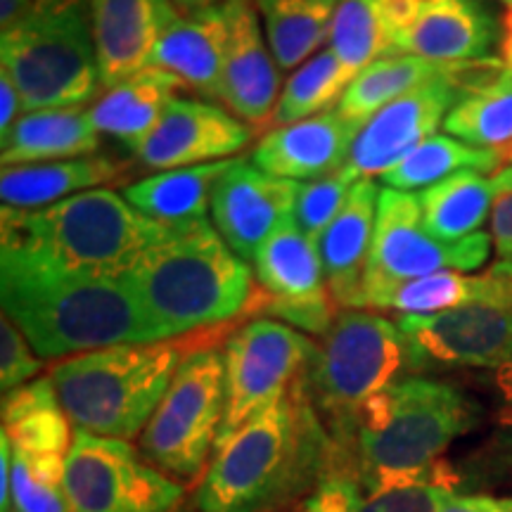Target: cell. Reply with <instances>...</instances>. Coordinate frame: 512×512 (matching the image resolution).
Listing matches in <instances>:
<instances>
[{"label":"cell","instance_id":"obj_3","mask_svg":"<svg viewBox=\"0 0 512 512\" xmlns=\"http://www.w3.org/2000/svg\"><path fill=\"white\" fill-rule=\"evenodd\" d=\"M121 280L159 339L233 320L249 313L256 297L247 261L207 219L169 226Z\"/></svg>","mask_w":512,"mask_h":512},{"label":"cell","instance_id":"obj_4","mask_svg":"<svg viewBox=\"0 0 512 512\" xmlns=\"http://www.w3.org/2000/svg\"><path fill=\"white\" fill-rule=\"evenodd\" d=\"M479 411L453 384L406 377L361 408L354 422L361 475L370 491L448 482L439 456L477 425Z\"/></svg>","mask_w":512,"mask_h":512},{"label":"cell","instance_id":"obj_25","mask_svg":"<svg viewBox=\"0 0 512 512\" xmlns=\"http://www.w3.org/2000/svg\"><path fill=\"white\" fill-rule=\"evenodd\" d=\"M512 192V164L501 166L496 174L460 171L432 188L418 192L422 219L444 242H460L479 233L486 219H491L496 202Z\"/></svg>","mask_w":512,"mask_h":512},{"label":"cell","instance_id":"obj_34","mask_svg":"<svg viewBox=\"0 0 512 512\" xmlns=\"http://www.w3.org/2000/svg\"><path fill=\"white\" fill-rule=\"evenodd\" d=\"M394 0H342L332 24L330 48L354 76L380 57L392 55Z\"/></svg>","mask_w":512,"mask_h":512},{"label":"cell","instance_id":"obj_2","mask_svg":"<svg viewBox=\"0 0 512 512\" xmlns=\"http://www.w3.org/2000/svg\"><path fill=\"white\" fill-rule=\"evenodd\" d=\"M332 437L302 380L214 448L195 494L197 512H273L328 475Z\"/></svg>","mask_w":512,"mask_h":512},{"label":"cell","instance_id":"obj_42","mask_svg":"<svg viewBox=\"0 0 512 512\" xmlns=\"http://www.w3.org/2000/svg\"><path fill=\"white\" fill-rule=\"evenodd\" d=\"M491 240L498 259L512 261V192L503 195L491 211Z\"/></svg>","mask_w":512,"mask_h":512},{"label":"cell","instance_id":"obj_9","mask_svg":"<svg viewBox=\"0 0 512 512\" xmlns=\"http://www.w3.org/2000/svg\"><path fill=\"white\" fill-rule=\"evenodd\" d=\"M226 413V361L219 349H192L178 366L140 437L143 458L192 482L207 467Z\"/></svg>","mask_w":512,"mask_h":512},{"label":"cell","instance_id":"obj_32","mask_svg":"<svg viewBox=\"0 0 512 512\" xmlns=\"http://www.w3.org/2000/svg\"><path fill=\"white\" fill-rule=\"evenodd\" d=\"M453 67L456 64H439L415 55L380 57L351 81L337 110L354 124L366 126L370 117L387 107L389 102L439 79Z\"/></svg>","mask_w":512,"mask_h":512},{"label":"cell","instance_id":"obj_37","mask_svg":"<svg viewBox=\"0 0 512 512\" xmlns=\"http://www.w3.org/2000/svg\"><path fill=\"white\" fill-rule=\"evenodd\" d=\"M479 287H482V275L439 271L394 287L377 306V311H396L401 316H432V313L467 304L472 297H477Z\"/></svg>","mask_w":512,"mask_h":512},{"label":"cell","instance_id":"obj_30","mask_svg":"<svg viewBox=\"0 0 512 512\" xmlns=\"http://www.w3.org/2000/svg\"><path fill=\"white\" fill-rule=\"evenodd\" d=\"M342 0H254L280 69H299L332 36Z\"/></svg>","mask_w":512,"mask_h":512},{"label":"cell","instance_id":"obj_31","mask_svg":"<svg viewBox=\"0 0 512 512\" xmlns=\"http://www.w3.org/2000/svg\"><path fill=\"white\" fill-rule=\"evenodd\" d=\"M448 136L484 150L512 145V72L501 67L467 86L444 121Z\"/></svg>","mask_w":512,"mask_h":512},{"label":"cell","instance_id":"obj_46","mask_svg":"<svg viewBox=\"0 0 512 512\" xmlns=\"http://www.w3.org/2000/svg\"><path fill=\"white\" fill-rule=\"evenodd\" d=\"M178 15L188 17V15H197V12L219 8L223 0H171Z\"/></svg>","mask_w":512,"mask_h":512},{"label":"cell","instance_id":"obj_21","mask_svg":"<svg viewBox=\"0 0 512 512\" xmlns=\"http://www.w3.org/2000/svg\"><path fill=\"white\" fill-rule=\"evenodd\" d=\"M88 8L105 88L150 67L157 41L178 17L171 0H88Z\"/></svg>","mask_w":512,"mask_h":512},{"label":"cell","instance_id":"obj_35","mask_svg":"<svg viewBox=\"0 0 512 512\" xmlns=\"http://www.w3.org/2000/svg\"><path fill=\"white\" fill-rule=\"evenodd\" d=\"M351 81L354 76L342 67L335 50L323 48L287 79L275 105L271 126L297 124V121L330 112L332 107L337 110Z\"/></svg>","mask_w":512,"mask_h":512},{"label":"cell","instance_id":"obj_10","mask_svg":"<svg viewBox=\"0 0 512 512\" xmlns=\"http://www.w3.org/2000/svg\"><path fill=\"white\" fill-rule=\"evenodd\" d=\"M418 370L512 366V261L482 273L477 297L432 316H399Z\"/></svg>","mask_w":512,"mask_h":512},{"label":"cell","instance_id":"obj_24","mask_svg":"<svg viewBox=\"0 0 512 512\" xmlns=\"http://www.w3.org/2000/svg\"><path fill=\"white\" fill-rule=\"evenodd\" d=\"M181 86V79H176L174 74L147 67L117 86L105 88L88 114L100 133L119 140L136 155L147 138L155 133L166 107L176 98Z\"/></svg>","mask_w":512,"mask_h":512},{"label":"cell","instance_id":"obj_26","mask_svg":"<svg viewBox=\"0 0 512 512\" xmlns=\"http://www.w3.org/2000/svg\"><path fill=\"white\" fill-rule=\"evenodd\" d=\"M100 131L81 107L24 112L0 143V164L8 166L62 162L98 155Z\"/></svg>","mask_w":512,"mask_h":512},{"label":"cell","instance_id":"obj_51","mask_svg":"<svg viewBox=\"0 0 512 512\" xmlns=\"http://www.w3.org/2000/svg\"><path fill=\"white\" fill-rule=\"evenodd\" d=\"M192 512H197V510H192Z\"/></svg>","mask_w":512,"mask_h":512},{"label":"cell","instance_id":"obj_16","mask_svg":"<svg viewBox=\"0 0 512 512\" xmlns=\"http://www.w3.org/2000/svg\"><path fill=\"white\" fill-rule=\"evenodd\" d=\"M498 22L486 0H394L392 55L439 64L489 60Z\"/></svg>","mask_w":512,"mask_h":512},{"label":"cell","instance_id":"obj_17","mask_svg":"<svg viewBox=\"0 0 512 512\" xmlns=\"http://www.w3.org/2000/svg\"><path fill=\"white\" fill-rule=\"evenodd\" d=\"M299 185L266 174L247 157L235 159L211 192V223L242 261H254L261 245L294 216Z\"/></svg>","mask_w":512,"mask_h":512},{"label":"cell","instance_id":"obj_40","mask_svg":"<svg viewBox=\"0 0 512 512\" xmlns=\"http://www.w3.org/2000/svg\"><path fill=\"white\" fill-rule=\"evenodd\" d=\"M43 363L24 332L12 320L0 318V389L3 394L22 387L41 373Z\"/></svg>","mask_w":512,"mask_h":512},{"label":"cell","instance_id":"obj_41","mask_svg":"<svg viewBox=\"0 0 512 512\" xmlns=\"http://www.w3.org/2000/svg\"><path fill=\"white\" fill-rule=\"evenodd\" d=\"M363 498L358 484L347 475H325L316 491L306 498L302 512H361Z\"/></svg>","mask_w":512,"mask_h":512},{"label":"cell","instance_id":"obj_43","mask_svg":"<svg viewBox=\"0 0 512 512\" xmlns=\"http://www.w3.org/2000/svg\"><path fill=\"white\" fill-rule=\"evenodd\" d=\"M24 105L22 95L17 91V83L12 81V76L0 67V143L10 136L12 126L17 124V119L22 117Z\"/></svg>","mask_w":512,"mask_h":512},{"label":"cell","instance_id":"obj_29","mask_svg":"<svg viewBox=\"0 0 512 512\" xmlns=\"http://www.w3.org/2000/svg\"><path fill=\"white\" fill-rule=\"evenodd\" d=\"M69 420L50 377H36L3 394V432L27 456H67Z\"/></svg>","mask_w":512,"mask_h":512},{"label":"cell","instance_id":"obj_27","mask_svg":"<svg viewBox=\"0 0 512 512\" xmlns=\"http://www.w3.org/2000/svg\"><path fill=\"white\" fill-rule=\"evenodd\" d=\"M121 174V164L105 155L8 166L0 174V200L10 209H43L119 181Z\"/></svg>","mask_w":512,"mask_h":512},{"label":"cell","instance_id":"obj_45","mask_svg":"<svg viewBox=\"0 0 512 512\" xmlns=\"http://www.w3.org/2000/svg\"><path fill=\"white\" fill-rule=\"evenodd\" d=\"M501 64L512 72V8L505 10L501 22Z\"/></svg>","mask_w":512,"mask_h":512},{"label":"cell","instance_id":"obj_15","mask_svg":"<svg viewBox=\"0 0 512 512\" xmlns=\"http://www.w3.org/2000/svg\"><path fill=\"white\" fill-rule=\"evenodd\" d=\"M491 64H494L491 57L477 62H460L448 74L382 107L361 128L344 169L351 171V176L358 181L387 174L420 143L437 136V128L444 126L460 93L479 76L489 72Z\"/></svg>","mask_w":512,"mask_h":512},{"label":"cell","instance_id":"obj_47","mask_svg":"<svg viewBox=\"0 0 512 512\" xmlns=\"http://www.w3.org/2000/svg\"><path fill=\"white\" fill-rule=\"evenodd\" d=\"M31 0H0V27H8L12 19L22 15Z\"/></svg>","mask_w":512,"mask_h":512},{"label":"cell","instance_id":"obj_39","mask_svg":"<svg viewBox=\"0 0 512 512\" xmlns=\"http://www.w3.org/2000/svg\"><path fill=\"white\" fill-rule=\"evenodd\" d=\"M456 496L451 482H411L370 491L361 512H441Z\"/></svg>","mask_w":512,"mask_h":512},{"label":"cell","instance_id":"obj_6","mask_svg":"<svg viewBox=\"0 0 512 512\" xmlns=\"http://www.w3.org/2000/svg\"><path fill=\"white\" fill-rule=\"evenodd\" d=\"M185 356L174 339L117 344L64 358L50 380L76 430L131 441L155 415Z\"/></svg>","mask_w":512,"mask_h":512},{"label":"cell","instance_id":"obj_28","mask_svg":"<svg viewBox=\"0 0 512 512\" xmlns=\"http://www.w3.org/2000/svg\"><path fill=\"white\" fill-rule=\"evenodd\" d=\"M233 162L235 159H223V162L188 166V169L157 171L155 176L126 185L124 197L147 219L166 226L207 219L214 185Z\"/></svg>","mask_w":512,"mask_h":512},{"label":"cell","instance_id":"obj_7","mask_svg":"<svg viewBox=\"0 0 512 512\" xmlns=\"http://www.w3.org/2000/svg\"><path fill=\"white\" fill-rule=\"evenodd\" d=\"M0 67L17 83L24 112L95 100L105 86L88 0H31L3 27Z\"/></svg>","mask_w":512,"mask_h":512},{"label":"cell","instance_id":"obj_48","mask_svg":"<svg viewBox=\"0 0 512 512\" xmlns=\"http://www.w3.org/2000/svg\"><path fill=\"white\" fill-rule=\"evenodd\" d=\"M503 159H505V162H508V164H512V145L508 147V150H503Z\"/></svg>","mask_w":512,"mask_h":512},{"label":"cell","instance_id":"obj_19","mask_svg":"<svg viewBox=\"0 0 512 512\" xmlns=\"http://www.w3.org/2000/svg\"><path fill=\"white\" fill-rule=\"evenodd\" d=\"M228 53L221 107L252 128L273 124L280 93V67L268 48L254 0H226Z\"/></svg>","mask_w":512,"mask_h":512},{"label":"cell","instance_id":"obj_13","mask_svg":"<svg viewBox=\"0 0 512 512\" xmlns=\"http://www.w3.org/2000/svg\"><path fill=\"white\" fill-rule=\"evenodd\" d=\"M72 512H174L183 486L140 460L128 441L76 430L64 472Z\"/></svg>","mask_w":512,"mask_h":512},{"label":"cell","instance_id":"obj_49","mask_svg":"<svg viewBox=\"0 0 512 512\" xmlns=\"http://www.w3.org/2000/svg\"><path fill=\"white\" fill-rule=\"evenodd\" d=\"M501 3L508 5V8H512V0H501Z\"/></svg>","mask_w":512,"mask_h":512},{"label":"cell","instance_id":"obj_36","mask_svg":"<svg viewBox=\"0 0 512 512\" xmlns=\"http://www.w3.org/2000/svg\"><path fill=\"white\" fill-rule=\"evenodd\" d=\"M64 472L67 456H27L12 448L10 512H72Z\"/></svg>","mask_w":512,"mask_h":512},{"label":"cell","instance_id":"obj_22","mask_svg":"<svg viewBox=\"0 0 512 512\" xmlns=\"http://www.w3.org/2000/svg\"><path fill=\"white\" fill-rule=\"evenodd\" d=\"M377 197L380 188L373 178L356 181L347 204L318 240L328 290L339 309L363 306V280L373 252Z\"/></svg>","mask_w":512,"mask_h":512},{"label":"cell","instance_id":"obj_8","mask_svg":"<svg viewBox=\"0 0 512 512\" xmlns=\"http://www.w3.org/2000/svg\"><path fill=\"white\" fill-rule=\"evenodd\" d=\"M418 370L399 323L368 309H342L316 344L302 387L344 437L370 399Z\"/></svg>","mask_w":512,"mask_h":512},{"label":"cell","instance_id":"obj_33","mask_svg":"<svg viewBox=\"0 0 512 512\" xmlns=\"http://www.w3.org/2000/svg\"><path fill=\"white\" fill-rule=\"evenodd\" d=\"M505 162L501 150H484L472 147L453 136H432L420 143L411 155L401 159L394 169L382 174L384 188L413 192L432 188L460 171H479V174H496Z\"/></svg>","mask_w":512,"mask_h":512},{"label":"cell","instance_id":"obj_23","mask_svg":"<svg viewBox=\"0 0 512 512\" xmlns=\"http://www.w3.org/2000/svg\"><path fill=\"white\" fill-rule=\"evenodd\" d=\"M223 3L197 15H178L159 38L150 57V67L174 74L183 86L192 88L209 102H221L228 53L230 29Z\"/></svg>","mask_w":512,"mask_h":512},{"label":"cell","instance_id":"obj_14","mask_svg":"<svg viewBox=\"0 0 512 512\" xmlns=\"http://www.w3.org/2000/svg\"><path fill=\"white\" fill-rule=\"evenodd\" d=\"M256 297L249 313L273 316L306 335L325 337L337 318L318 245L287 219L254 256Z\"/></svg>","mask_w":512,"mask_h":512},{"label":"cell","instance_id":"obj_5","mask_svg":"<svg viewBox=\"0 0 512 512\" xmlns=\"http://www.w3.org/2000/svg\"><path fill=\"white\" fill-rule=\"evenodd\" d=\"M0 249H15L72 273L124 278L138 256L169 230L110 188L43 209L0 211Z\"/></svg>","mask_w":512,"mask_h":512},{"label":"cell","instance_id":"obj_20","mask_svg":"<svg viewBox=\"0 0 512 512\" xmlns=\"http://www.w3.org/2000/svg\"><path fill=\"white\" fill-rule=\"evenodd\" d=\"M361 128L339 110L275 126L256 143L252 162L285 181H318L347 166Z\"/></svg>","mask_w":512,"mask_h":512},{"label":"cell","instance_id":"obj_50","mask_svg":"<svg viewBox=\"0 0 512 512\" xmlns=\"http://www.w3.org/2000/svg\"><path fill=\"white\" fill-rule=\"evenodd\" d=\"M508 370H510V373H512V366H508Z\"/></svg>","mask_w":512,"mask_h":512},{"label":"cell","instance_id":"obj_12","mask_svg":"<svg viewBox=\"0 0 512 512\" xmlns=\"http://www.w3.org/2000/svg\"><path fill=\"white\" fill-rule=\"evenodd\" d=\"M313 354L316 344L280 320L254 318L235 330L223 349L226 413L216 446L254 415L290 396L309 368Z\"/></svg>","mask_w":512,"mask_h":512},{"label":"cell","instance_id":"obj_1","mask_svg":"<svg viewBox=\"0 0 512 512\" xmlns=\"http://www.w3.org/2000/svg\"><path fill=\"white\" fill-rule=\"evenodd\" d=\"M0 302L41 358L162 342L121 278L62 271L15 249H0Z\"/></svg>","mask_w":512,"mask_h":512},{"label":"cell","instance_id":"obj_44","mask_svg":"<svg viewBox=\"0 0 512 512\" xmlns=\"http://www.w3.org/2000/svg\"><path fill=\"white\" fill-rule=\"evenodd\" d=\"M441 512H512V498L453 496Z\"/></svg>","mask_w":512,"mask_h":512},{"label":"cell","instance_id":"obj_18","mask_svg":"<svg viewBox=\"0 0 512 512\" xmlns=\"http://www.w3.org/2000/svg\"><path fill=\"white\" fill-rule=\"evenodd\" d=\"M254 128L216 102L176 98L136 152L145 169L169 171L223 162L252 143Z\"/></svg>","mask_w":512,"mask_h":512},{"label":"cell","instance_id":"obj_38","mask_svg":"<svg viewBox=\"0 0 512 512\" xmlns=\"http://www.w3.org/2000/svg\"><path fill=\"white\" fill-rule=\"evenodd\" d=\"M356 181L358 178L351 176V171L339 169L335 174L318 178V181L299 185L297 202H294V221L304 230L306 238H311L318 245L320 235L347 204L349 192Z\"/></svg>","mask_w":512,"mask_h":512},{"label":"cell","instance_id":"obj_11","mask_svg":"<svg viewBox=\"0 0 512 512\" xmlns=\"http://www.w3.org/2000/svg\"><path fill=\"white\" fill-rule=\"evenodd\" d=\"M491 235L479 233L460 242H444L422 219L418 192L382 188L377 197L373 252L363 280L361 309L377 306L394 287L439 271H477L491 254Z\"/></svg>","mask_w":512,"mask_h":512}]
</instances>
